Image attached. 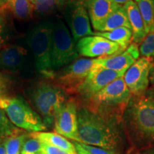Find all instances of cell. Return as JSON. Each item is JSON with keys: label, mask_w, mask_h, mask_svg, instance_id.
Returning <instances> with one entry per match:
<instances>
[{"label": "cell", "mask_w": 154, "mask_h": 154, "mask_svg": "<svg viewBox=\"0 0 154 154\" xmlns=\"http://www.w3.org/2000/svg\"><path fill=\"white\" fill-rule=\"evenodd\" d=\"M139 54L137 44H131L125 51L119 54L97 58L95 59V63L105 69L125 74L138 59Z\"/></svg>", "instance_id": "cell-15"}, {"label": "cell", "mask_w": 154, "mask_h": 154, "mask_svg": "<svg viewBox=\"0 0 154 154\" xmlns=\"http://www.w3.org/2000/svg\"><path fill=\"white\" fill-rule=\"evenodd\" d=\"M54 128L63 137L79 143L78 133V109L76 102L67 100L56 116Z\"/></svg>", "instance_id": "cell-12"}, {"label": "cell", "mask_w": 154, "mask_h": 154, "mask_svg": "<svg viewBox=\"0 0 154 154\" xmlns=\"http://www.w3.org/2000/svg\"><path fill=\"white\" fill-rule=\"evenodd\" d=\"M30 136L36 138L42 143L49 144L66 151L69 154H78L74 143L70 142L66 138L63 137L57 133L52 132H34L31 133Z\"/></svg>", "instance_id": "cell-18"}, {"label": "cell", "mask_w": 154, "mask_h": 154, "mask_svg": "<svg viewBox=\"0 0 154 154\" xmlns=\"http://www.w3.org/2000/svg\"><path fill=\"white\" fill-rule=\"evenodd\" d=\"M0 154H6L5 142L2 143H0Z\"/></svg>", "instance_id": "cell-35"}, {"label": "cell", "mask_w": 154, "mask_h": 154, "mask_svg": "<svg viewBox=\"0 0 154 154\" xmlns=\"http://www.w3.org/2000/svg\"><path fill=\"white\" fill-rule=\"evenodd\" d=\"M113 2H115L116 3L119 4V5H124V4H126L127 2L130 1V0H113Z\"/></svg>", "instance_id": "cell-36"}, {"label": "cell", "mask_w": 154, "mask_h": 154, "mask_svg": "<svg viewBox=\"0 0 154 154\" xmlns=\"http://www.w3.org/2000/svg\"><path fill=\"white\" fill-rule=\"evenodd\" d=\"M6 1H7V0H0V7H3V6L5 5Z\"/></svg>", "instance_id": "cell-37"}, {"label": "cell", "mask_w": 154, "mask_h": 154, "mask_svg": "<svg viewBox=\"0 0 154 154\" xmlns=\"http://www.w3.org/2000/svg\"><path fill=\"white\" fill-rule=\"evenodd\" d=\"M29 66L28 51L19 45H10L0 49V71L17 73Z\"/></svg>", "instance_id": "cell-14"}, {"label": "cell", "mask_w": 154, "mask_h": 154, "mask_svg": "<svg viewBox=\"0 0 154 154\" xmlns=\"http://www.w3.org/2000/svg\"><path fill=\"white\" fill-rule=\"evenodd\" d=\"M132 32V41L134 44H139L147 35L145 25L138 6L134 0H130L124 5Z\"/></svg>", "instance_id": "cell-17"}, {"label": "cell", "mask_w": 154, "mask_h": 154, "mask_svg": "<svg viewBox=\"0 0 154 154\" xmlns=\"http://www.w3.org/2000/svg\"><path fill=\"white\" fill-rule=\"evenodd\" d=\"M152 65L153 57H142L138 58L124 74L123 78L132 96L140 95L149 88Z\"/></svg>", "instance_id": "cell-9"}, {"label": "cell", "mask_w": 154, "mask_h": 154, "mask_svg": "<svg viewBox=\"0 0 154 154\" xmlns=\"http://www.w3.org/2000/svg\"><path fill=\"white\" fill-rule=\"evenodd\" d=\"M95 64V59H79L54 74L57 85L66 92H77Z\"/></svg>", "instance_id": "cell-7"}, {"label": "cell", "mask_w": 154, "mask_h": 154, "mask_svg": "<svg viewBox=\"0 0 154 154\" xmlns=\"http://www.w3.org/2000/svg\"><path fill=\"white\" fill-rule=\"evenodd\" d=\"M0 108L9 120L19 129L29 132H41L47 129L39 114L20 96L0 99Z\"/></svg>", "instance_id": "cell-5"}, {"label": "cell", "mask_w": 154, "mask_h": 154, "mask_svg": "<svg viewBox=\"0 0 154 154\" xmlns=\"http://www.w3.org/2000/svg\"><path fill=\"white\" fill-rule=\"evenodd\" d=\"M20 129L14 126L0 108V143H2L11 136L19 134Z\"/></svg>", "instance_id": "cell-24"}, {"label": "cell", "mask_w": 154, "mask_h": 154, "mask_svg": "<svg viewBox=\"0 0 154 154\" xmlns=\"http://www.w3.org/2000/svg\"><path fill=\"white\" fill-rule=\"evenodd\" d=\"M143 18L146 33L154 31V0H134Z\"/></svg>", "instance_id": "cell-22"}, {"label": "cell", "mask_w": 154, "mask_h": 154, "mask_svg": "<svg viewBox=\"0 0 154 154\" xmlns=\"http://www.w3.org/2000/svg\"><path fill=\"white\" fill-rule=\"evenodd\" d=\"M79 53L73 36L61 19L54 21L51 60L54 72L76 60Z\"/></svg>", "instance_id": "cell-6"}, {"label": "cell", "mask_w": 154, "mask_h": 154, "mask_svg": "<svg viewBox=\"0 0 154 154\" xmlns=\"http://www.w3.org/2000/svg\"><path fill=\"white\" fill-rule=\"evenodd\" d=\"M131 94L125 84L124 78L119 77L103 88L91 98L96 105L101 107L126 106Z\"/></svg>", "instance_id": "cell-11"}, {"label": "cell", "mask_w": 154, "mask_h": 154, "mask_svg": "<svg viewBox=\"0 0 154 154\" xmlns=\"http://www.w3.org/2000/svg\"><path fill=\"white\" fill-rule=\"evenodd\" d=\"M94 35L102 36L119 44L124 51L130 45L132 40L131 30L126 27H120L110 32H94Z\"/></svg>", "instance_id": "cell-21"}, {"label": "cell", "mask_w": 154, "mask_h": 154, "mask_svg": "<svg viewBox=\"0 0 154 154\" xmlns=\"http://www.w3.org/2000/svg\"><path fill=\"white\" fill-rule=\"evenodd\" d=\"M138 154H154V147L143 149Z\"/></svg>", "instance_id": "cell-34"}, {"label": "cell", "mask_w": 154, "mask_h": 154, "mask_svg": "<svg viewBox=\"0 0 154 154\" xmlns=\"http://www.w3.org/2000/svg\"><path fill=\"white\" fill-rule=\"evenodd\" d=\"M140 54L142 57H154V31L149 32L140 44Z\"/></svg>", "instance_id": "cell-28"}, {"label": "cell", "mask_w": 154, "mask_h": 154, "mask_svg": "<svg viewBox=\"0 0 154 154\" xmlns=\"http://www.w3.org/2000/svg\"><path fill=\"white\" fill-rule=\"evenodd\" d=\"M123 126L116 116L87 107L78 109L80 143L102 148L119 154L124 144Z\"/></svg>", "instance_id": "cell-1"}, {"label": "cell", "mask_w": 154, "mask_h": 154, "mask_svg": "<svg viewBox=\"0 0 154 154\" xmlns=\"http://www.w3.org/2000/svg\"><path fill=\"white\" fill-rule=\"evenodd\" d=\"M40 154H69L66 151L55 147V146L49 145V144L42 143V149Z\"/></svg>", "instance_id": "cell-30"}, {"label": "cell", "mask_w": 154, "mask_h": 154, "mask_svg": "<svg viewBox=\"0 0 154 154\" xmlns=\"http://www.w3.org/2000/svg\"><path fill=\"white\" fill-rule=\"evenodd\" d=\"M75 148H76V150L77 151V153L78 154H91L88 151L84 149V147L82 146V144L80 143H77V142H74V143Z\"/></svg>", "instance_id": "cell-32"}, {"label": "cell", "mask_w": 154, "mask_h": 154, "mask_svg": "<svg viewBox=\"0 0 154 154\" xmlns=\"http://www.w3.org/2000/svg\"><path fill=\"white\" fill-rule=\"evenodd\" d=\"M34 11L39 14H49L63 8L66 0H30Z\"/></svg>", "instance_id": "cell-23"}, {"label": "cell", "mask_w": 154, "mask_h": 154, "mask_svg": "<svg viewBox=\"0 0 154 154\" xmlns=\"http://www.w3.org/2000/svg\"><path fill=\"white\" fill-rule=\"evenodd\" d=\"M19 19H28L33 15L34 6L30 0H7L3 7Z\"/></svg>", "instance_id": "cell-20"}, {"label": "cell", "mask_w": 154, "mask_h": 154, "mask_svg": "<svg viewBox=\"0 0 154 154\" xmlns=\"http://www.w3.org/2000/svg\"><path fill=\"white\" fill-rule=\"evenodd\" d=\"M120 27H126L131 29V26L124 5L99 23L94 29L96 32H106Z\"/></svg>", "instance_id": "cell-19"}, {"label": "cell", "mask_w": 154, "mask_h": 154, "mask_svg": "<svg viewBox=\"0 0 154 154\" xmlns=\"http://www.w3.org/2000/svg\"><path fill=\"white\" fill-rule=\"evenodd\" d=\"M149 79L150 82L151 83L154 87V57H153V65H152V68L151 69V72H150Z\"/></svg>", "instance_id": "cell-33"}, {"label": "cell", "mask_w": 154, "mask_h": 154, "mask_svg": "<svg viewBox=\"0 0 154 154\" xmlns=\"http://www.w3.org/2000/svg\"><path fill=\"white\" fill-rule=\"evenodd\" d=\"M65 18L75 42L94 35L84 0H74L69 3L66 9Z\"/></svg>", "instance_id": "cell-8"}, {"label": "cell", "mask_w": 154, "mask_h": 154, "mask_svg": "<svg viewBox=\"0 0 154 154\" xmlns=\"http://www.w3.org/2000/svg\"><path fill=\"white\" fill-rule=\"evenodd\" d=\"M42 149V143L29 135L22 145L21 154H40Z\"/></svg>", "instance_id": "cell-27"}, {"label": "cell", "mask_w": 154, "mask_h": 154, "mask_svg": "<svg viewBox=\"0 0 154 154\" xmlns=\"http://www.w3.org/2000/svg\"><path fill=\"white\" fill-rule=\"evenodd\" d=\"M123 126L136 149L154 147V87L132 96L122 113Z\"/></svg>", "instance_id": "cell-2"}, {"label": "cell", "mask_w": 154, "mask_h": 154, "mask_svg": "<svg viewBox=\"0 0 154 154\" xmlns=\"http://www.w3.org/2000/svg\"><path fill=\"white\" fill-rule=\"evenodd\" d=\"M11 85L10 77L0 72V99L6 97Z\"/></svg>", "instance_id": "cell-29"}, {"label": "cell", "mask_w": 154, "mask_h": 154, "mask_svg": "<svg viewBox=\"0 0 154 154\" xmlns=\"http://www.w3.org/2000/svg\"><path fill=\"white\" fill-rule=\"evenodd\" d=\"M29 135L19 133L7 138L5 141L6 154H21L23 143Z\"/></svg>", "instance_id": "cell-26"}, {"label": "cell", "mask_w": 154, "mask_h": 154, "mask_svg": "<svg viewBox=\"0 0 154 154\" xmlns=\"http://www.w3.org/2000/svg\"><path fill=\"white\" fill-rule=\"evenodd\" d=\"M76 49L79 54L90 58L110 57L124 51L119 44L97 35L81 38L77 42Z\"/></svg>", "instance_id": "cell-10"}, {"label": "cell", "mask_w": 154, "mask_h": 154, "mask_svg": "<svg viewBox=\"0 0 154 154\" xmlns=\"http://www.w3.org/2000/svg\"><path fill=\"white\" fill-rule=\"evenodd\" d=\"M121 6L113 0H86V7L93 28Z\"/></svg>", "instance_id": "cell-16"}, {"label": "cell", "mask_w": 154, "mask_h": 154, "mask_svg": "<svg viewBox=\"0 0 154 154\" xmlns=\"http://www.w3.org/2000/svg\"><path fill=\"white\" fill-rule=\"evenodd\" d=\"M124 75L123 73L105 69L95 63L77 92L85 99H90L109 83Z\"/></svg>", "instance_id": "cell-13"}, {"label": "cell", "mask_w": 154, "mask_h": 154, "mask_svg": "<svg viewBox=\"0 0 154 154\" xmlns=\"http://www.w3.org/2000/svg\"><path fill=\"white\" fill-rule=\"evenodd\" d=\"M53 26L54 21H43L30 30L26 38V43L37 71L51 78L54 74L51 60Z\"/></svg>", "instance_id": "cell-3"}, {"label": "cell", "mask_w": 154, "mask_h": 154, "mask_svg": "<svg viewBox=\"0 0 154 154\" xmlns=\"http://www.w3.org/2000/svg\"><path fill=\"white\" fill-rule=\"evenodd\" d=\"M82 144L83 147L85 149L86 151H88L91 154H117L114 152L109 151V150L102 149V148L96 147V146L86 145V144Z\"/></svg>", "instance_id": "cell-31"}, {"label": "cell", "mask_w": 154, "mask_h": 154, "mask_svg": "<svg viewBox=\"0 0 154 154\" xmlns=\"http://www.w3.org/2000/svg\"><path fill=\"white\" fill-rule=\"evenodd\" d=\"M31 100L47 128L54 127L56 116L67 101L66 92L55 84L44 82L31 93Z\"/></svg>", "instance_id": "cell-4"}, {"label": "cell", "mask_w": 154, "mask_h": 154, "mask_svg": "<svg viewBox=\"0 0 154 154\" xmlns=\"http://www.w3.org/2000/svg\"><path fill=\"white\" fill-rule=\"evenodd\" d=\"M11 35V26L8 11L0 7V49L10 39Z\"/></svg>", "instance_id": "cell-25"}]
</instances>
